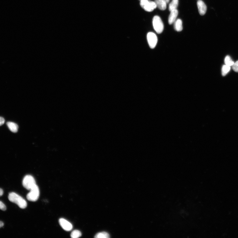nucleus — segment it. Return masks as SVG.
I'll list each match as a JSON object with an SVG mask.
<instances>
[{"label":"nucleus","mask_w":238,"mask_h":238,"mask_svg":"<svg viewBox=\"0 0 238 238\" xmlns=\"http://www.w3.org/2000/svg\"><path fill=\"white\" fill-rule=\"evenodd\" d=\"M8 197L10 201L15 203L22 209H24L27 206V204L26 201L15 193H10Z\"/></svg>","instance_id":"obj_1"},{"label":"nucleus","mask_w":238,"mask_h":238,"mask_svg":"<svg viewBox=\"0 0 238 238\" xmlns=\"http://www.w3.org/2000/svg\"><path fill=\"white\" fill-rule=\"evenodd\" d=\"M22 184L23 187L28 190H30L37 185L34 178L30 175H27L24 177Z\"/></svg>","instance_id":"obj_2"},{"label":"nucleus","mask_w":238,"mask_h":238,"mask_svg":"<svg viewBox=\"0 0 238 238\" xmlns=\"http://www.w3.org/2000/svg\"><path fill=\"white\" fill-rule=\"evenodd\" d=\"M152 24L154 29L158 34L161 33L164 29V24L161 18L158 16L153 17Z\"/></svg>","instance_id":"obj_3"},{"label":"nucleus","mask_w":238,"mask_h":238,"mask_svg":"<svg viewBox=\"0 0 238 238\" xmlns=\"http://www.w3.org/2000/svg\"><path fill=\"white\" fill-rule=\"evenodd\" d=\"M140 4L143 8L145 11L149 12L153 11L157 7L155 2L148 0H141Z\"/></svg>","instance_id":"obj_4"},{"label":"nucleus","mask_w":238,"mask_h":238,"mask_svg":"<svg viewBox=\"0 0 238 238\" xmlns=\"http://www.w3.org/2000/svg\"><path fill=\"white\" fill-rule=\"evenodd\" d=\"M27 196V200L31 201H36L38 200L39 196V190L36 185L31 190Z\"/></svg>","instance_id":"obj_5"},{"label":"nucleus","mask_w":238,"mask_h":238,"mask_svg":"<svg viewBox=\"0 0 238 238\" xmlns=\"http://www.w3.org/2000/svg\"><path fill=\"white\" fill-rule=\"evenodd\" d=\"M148 42L151 48H155L157 42V38L156 34L150 32L147 35Z\"/></svg>","instance_id":"obj_6"},{"label":"nucleus","mask_w":238,"mask_h":238,"mask_svg":"<svg viewBox=\"0 0 238 238\" xmlns=\"http://www.w3.org/2000/svg\"><path fill=\"white\" fill-rule=\"evenodd\" d=\"M59 223L63 229L66 231H71L73 229V226L71 223L64 218L60 219Z\"/></svg>","instance_id":"obj_7"},{"label":"nucleus","mask_w":238,"mask_h":238,"mask_svg":"<svg viewBox=\"0 0 238 238\" xmlns=\"http://www.w3.org/2000/svg\"><path fill=\"white\" fill-rule=\"evenodd\" d=\"M197 6L201 15H204L207 11V7L205 3L201 0H199L197 2Z\"/></svg>","instance_id":"obj_8"},{"label":"nucleus","mask_w":238,"mask_h":238,"mask_svg":"<svg viewBox=\"0 0 238 238\" xmlns=\"http://www.w3.org/2000/svg\"><path fill=\"white\" fill-rule=\"evenodd\" d=\"M178 14V10L175 9L170 11V13L168 18V23L170 24H172L176 20Z\"/></svg>","instance_id":"obj_9"},{"label":"nucleus","mask_w":238,"mask_h":238,"mask_svg":"<svg viewBox=\"0 0 238 238\" xmlns=\"http://www.w3.org/2000/svg\"><path fill=\"white\" fill-rule=\"evenodd\" d=\"M157 7L161 11H164L166 8L167 3L165 0H155Z\"/></svg>","instance_id":"obj_10"},{"label":"nucleus","mask_w":238,"mask_h":238,"mask_svg":"<svg viewBox=\"0 0 238 238\" xmlns=\"http://www.w3.org/2000/svg\"><path fill=\"white\" fill-rule=\"evenodd\" d=\"M7 125L11 132L14 133L17 132L18 130V126L17 124L12 122H8L7 123Z\"/></svg>","instance_id":"obj_11"},{"label":"nucleus","mask_w":238,"mask_h":238,"mask_svg":"<svg viewBox=\"0 0 238 238\" xmlns=\"http://www.w3.org/2000/svg\"><path fill=\"white\" fill-rule=\"evenodd\" d=\"M174 28L176 31L181 32L183 29L182 22L180 19H178L174 22Z\"/></svg>","instance_id":"obj_12"},{"label":"nucleus","mask_w":238,"mask_h":238,"mask_svg":"<svg viewBox=\"0 0 238 238\" xmlns=\"http://www.w3.org/2000/svg\"><path fill=\"white\" fill-rule=\"evenodd\" d=\"M178 0H172L169 6V10L171 11L172 10L176 9L178 5Z\"/></svg>","instance_id":"obj_13"},{"label":"nucleus","mask_w":238,"mask_h":238,"mask_svg":"<svg viewBox=\"0 0 238 238\" xmlns=\"http://www.w3.org/2000/svg\"><path fill=\"white\" fill-rule=\"evenodd\" d=\"M231 70V67L227 65H223L222 69V75L225 76Z\"/></svg>","instance_id":"obj_14"},{"label":"nucleus","mask_w":238,"mask_h":238,"mask_svg":"<svg viewBox=\"0 0 238 238\" xmlns=\"http://www.w3.org/2000/svg\"><path fill=\"white\" fill-rule=\"evenodd\" d=\"M110 237V235L106 232L98 233L95 236L96 238H108Z\"/></svg>","instance_id":"obj_15"},{"label":"nucleus","mask_w":238,"mask_h":238,"mask_svg":"<svg viewBox=\"0 0 238 238\" xmlns=\"http://www.w3.org/2000/svg\"><path fill=\"white\" fill-rule=\"evenodd\" d=\"M225 63L226 65L229 66H232L235 64L234 61L232 60L231 57L229 56H227L225 59Z\"/></svg>","instance_id":"obj_16"},{"label":"nucleus","mask_w":238,"mask_h":238,"mask_svg":"<svg viewBox=\"0 0 238 238\" xmlns=\"http://www.w3.org/2000/svg\"><path fill=\"white\" fill-rule=\"evenodd\" d=\"M82 235V233L80 231L75 230L72 231L71 236L72 238H77L80 237Z\"/></svg>","instance_id":"obj_17"},{"label":"nucleus","mask_w":238,"mask_h":238,"mask_svg":"<svg viewBox=\"0 0 238 238\" xmlns=\"http://www.w3.org/2000/svg\"><path fill=\"white\" fill-rule=\"evenodd\" d=\"M232 68L234 71L238 73V61L235 63L234 65L232 66Z\"/></svg>","instance_id":"obj_18"},{"label":"nucleus","mask_w":238,"mask_h":238,"mask_svg":"<svg viewBox=\"0 0 238 238\" xmlns=\"http://www.w3.org/2000/svg\"><path fill=\"white\" fill-rule=\"evenodd\" d=\"M0 209L2 211H6L7 210L6 206L1 201H0Z\"/></svg>","instance_id":"obj_19"},{"label":"nucleus","mask_w":238,"mask_h":238,"mask_svg":"<svg viewBox=\"0 0 238 238\" xmlns=\"http://www.w3.org/2000/svg\"><path fill=\"white\" fill-rule=\"evenodd\" d=\"M4 122V119L2 117H0V126L3 125Z\"/></svg>","instance_id":"obj_20"},{"label":"nucleus","mask_w":238,"mask_h":238,"mask_svg":"<svg viewBox=\"0 0 238 238\" xmlns=\"http://www.w3.org/2000/svg\"><path fill=\"white\" fill-rule=\"evenodd\" d=\"M3 194V190L2 189V188H0V196H2Z\"/></svg>","instance_id":"obj_21"},{"label":"nucleus","mask_w":238,"mask_h":238,"mask_svg":"<svg viewBox=\"0 0 238 238\" xmlns=\"http://www.w3.org/2000/svg\"><path fill=\"white\" fill-rule=\"evenodd\" d=\"M4 226V223L3 222L0 221V228Z\"/></svg>","instance_id":"obj_22"},{"label":"nucleus","mask_w":238,"mask_h":238,"mask_svg":"<svg viewBox=\"0 0 238 238\" xmlns=\"http://www.w3.org/2000/svg\"><path fill=\"white\" fill-rule=\"evenodd\" d=\"M165 1L167 3H168L169 2L170 0H165Z\"/></svg>","instance_id":"obj_23"},{"label":"nucleus","mask_w":238,"mask_h":238,"mask_svg":"<svg viewBox=\"0 0 238 238\" xmlns=\"http://www.w3.org/2000/svg\"><path fill=\"white\" fill-rule=\"evenodd\" d=\"M140 1H141V0H140Z\"/></svg>","instance_id":"obj_24"}]
</instances>
